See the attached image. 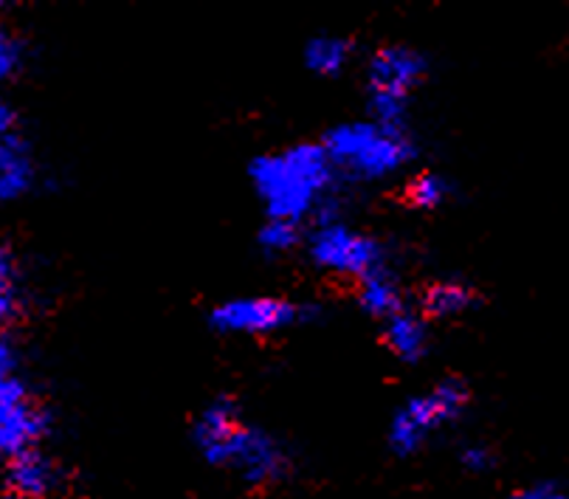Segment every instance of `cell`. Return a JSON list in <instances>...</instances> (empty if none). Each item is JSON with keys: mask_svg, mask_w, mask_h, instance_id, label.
Segmentation results:
<instances>
[{"mask_svg": "<svg viewBox=\"0 0 569 499\" xmlns=\"http://www.w3.org/2000/svg\"><path fill=\"white\" fill-rule=\"evenodd\" d=\"M333 178L336 170L325 144L284 147L251 164V181L268 214L293 223L319 214Z\"/></svg>", "mask_w": 569, "mask_h": 499, "instance_id": "cell-1", "label": "cell"}, {"mask_svg": "<svg viewBox=\"0 0 569 499\" xmlns=\"http://www.w3.org/2000/svg\"><path fill=\"white\" fill-rule=\"evenodd\" d=\"M330 164L350 181H378L403 170L415 156L412 141L403 128H387L372 119L367 122H345L333 128L325 139Z\"/></svg>", "mask_w": 569, "mask_h": 499, "instance_id": "cell-2", "label": "cell"}, {"mask_svg": "<svg viewBox=\"0 0 569 499\" xmlns=\"http://www.w3.org/2000/svg\"><path fill=\"white\" fill-rule=\"evenodd\" d=\"M466 383L457 381V378H446L431 392L412 398L395 415L392 427H389V446L398 455L418 451L431 432H437L460 415V409L466 407Z\"/></svg>", "mask_w": 569, "mask_h": 499, "instance_id": "cell-3", "label": "cell"}, {"mask_svg": "<svg viewBox=\"0 0 569 499\" xmlns=\"http://www.w3.org/2000/svg\"><path fill=\"white\" fill-rule=\"evenodd\" d=\"M308 251L310 260L330 275L358 277V280L378 271L383 262L381 243L376 238L358 234L341 220H319L308 238Z\"/></svg>", "mask_w": 569, "mask_h": 499, "instance_id": "cell-4", "label": "cell"}, {"mask_svg": "<svg viewBox=\"0 0 569 499\" xmlns=\"http://www.w3.org/2000/svg\"><path fill=\"white\" fill-rule=\"evenodd\" d=\"M284 457L282 446L271 438V435L260 432V429L240 427L214 455L212 466H223V469H234L249 486H266L282 477Z\"/></svg>", "mask_w": 569, "mask_h": 499, "instance_id": "cell-5", "label": "cell"}, {"mask_svg": "<svg viewBox=\"0 0 569 499\" xmlns=\"http://www.w3.org/2000/svg\"><path fill=\"white\" fill-rule=\"evenodd\" d=\"M302 308L279 297H254V299H229L218 305L209 317L214 330L220 333L242 336H268L297 325Z\"/></svg>", "mask_w": 569, "mask_h": 499, "instance_id": "cell-6", "label": "cell"}, {"mask_svg": "<svg viewBox=\"0 0 569 499\" xmlns=\"http://www.w3.org/2000/svg\"><path fill=\"white\" fill-rule=\"evenodd\" d=\"M46 432V415L31 403L23 381L0 376V460H14L23 451L37 449Z\"/></svg>", "mask_w": 569, "mask_h": 499, "instance_id": "cell-7", "label": "cell"}, {"mask_svg": "<svg viewBox=\"0 0 569 499\" xmlns=\"http://www.w3.org/2000/svg\"><path fill=\"white\" fill-rule=\"evenodd\" d=\"M426 73V60L409 46H383L370 60V86L381 93H406L412 91Z\"/></svg>", "mask_w": 569, "mask_h": 499, "instance_id": "cell-8", "label": "cell"}, {"mask_svg": "<svg viewBox=\"0 0 569 499\" xmlns=\"http://www.w3.org/2000/svg\"><path fill=\"white\" fill-rule=\"evenodd\" d=\"M7 480L14 497L46 499L60 486V469L40 449H29L14 457V460H9Z\"/></svg>", "mask_w": 569, "mask_h": 499, "instance_id": "cell-9", "label": "cell"}, {"mask_svg": "<svg viewBox=\"0 0 569 499\" xmlns=\"http://www.w3.org/2000/svg\"><path fill=\"white\" fill-rule=\"evenodd\" d=\"M383 339L387 348L398 356L400 361H418L423 359L426 348H429V330L418 313H395L383 322Z\"/></svg>", "mask_w": 569, "mask_h": 499, "instance_id": "cell-10", "label": "cell"}, {"mask_svg": "<svg viewBox=\"0 0 569 499\" xmlns=\"http://www.w3.org/2000/svg\"><path fill=\"white\" fill-rule=\"evenodd\" d=\"M358 302L370 317H378L387 322L389 317L400 313V288L392 275H387L383 268L372 271L361 280V291H358Z\"/></svg>", "mask_w": 569, "mask_h": 499, "instance_id": "cell-11", "label": "cell"}, {"mask_svg": "<svg viewBox=\"0 0 569 499\" xmlns=\"http://www.w3.org/2000/svg\"><path fill=\"white\" fill-rule=\"evenodd\" d=\"M34 183V167H31L26 147L18 144L12 152L0 159V201H18Z\"/></svg>", "mask_w": 569, "mask_h": 499, "instance_id": "cell-12", "label": "cell"}, {"mask_svg": "<svg viewBox=\"0 0 569 499\" xmlns=\"http://www.w3.org/2000/svg\"><path fill=\"white\" fill-rule=\"evenodd\" d=\"M350 60V43L341 40V37L333 34H321L313 37L305 49V62L313 73H321V77H333Z\"/></svg>", "mask_w": 569, "mask_h": 499, "instance_id": "cell-13", "label": "cell"}, {"mask_svg": "<svg viewBox=\"0 0 569 499\" xmlns=\"http://www.w3.org/2000/svg\"><path fill=\"white\" fill-rule=\"evenodd\" d=\"M473 302L471 291L460 282H437L426 291L423 308L429 317L435 319H451L460 317L462 311H468V305Z\"/></svg>", "mask_w": 569, "mask_h": 499, "instance_id": "cell-14", "label": "cell"}, {"mask_svg": "<svg viewBox=\"0 0 569 499\" xmlns=\"http://www.w3.org/2000/svg\"><path fill=\"white\" fill-rule=\"evenodd\" d=\"M406 196H409V201L418 209H437L449 198V183H446V178L437 176V172H420V176L412 178Z\"/></svg>", "mask_w": 569, "mask_h": 499, "instance_id": "cell-15", "label": "cell"}, {"mask_svg": "<svg viewBox=\"0 0 569 499\" xmlns=\"http://www.w3.org/2000/svg\"><path fill=\"white\" fill-rule=\"evenodd\" d=\"M297 243H299V223H293V220L271 218L266 226H262L260 246L266 251H271V255H284V251H291Z\"/></svg>", "mask_w": 569, "mask_h": 499, "instance_id": "cell-16", "label": "cell"}, {"mask_svg": "<svg viewBox=\"0 0 569 499\" xmlns=\"http://www.w3.org/2000/svg\"><path fill=\"white\" fill-rule=\"evenodd\" d=\"M406 110H409V102H406V97H400V93L372 91V99H370L372 122L387 124V128H403Z\"/></svg>", "mask_w": 569, "mask_h": 499, "instance_id": "cell-17", "label": "cell"}, {"mask_svg": "<svg viewBox=\"0 0 569 499\" xmlns=\"http://www.w3.org/2000/svg\"><path fill=\"white\" fill-rule=\"evenodd\" d=\"M20 66H23V43L7 26H0V82L12 80Z\"/></svg>", "mask_w": 569, "mask_h": 499, "instance_id": "cell-18", "label": "cell"}, {"mask_svg": "<svg viewBox=\"0 0 569 499\" xmlns=\"http://www.w3.org/2000/svg\"><path fill=\"white\" fill-rule=\"evenodd\" d=\"M20 313V293L14 282H0V328Z\"/></svg>", "mask_w": 569, "mask_h": 499, "instance_id": "cell-19", "label": "cell"}, {"mask_svg": "<svg viewBox=\"0 0 569 499\" xmlns=\"http://www.w3.org/2000/svg\"><path fill=\"white\" fill-rule=\"evenodd\" d=\"M20 365V350L9 336H0V376H14Z\"/></svg>", "mask_w": 569, "mask_h": 499, "instance_id": "cell-20", "label": "cell"}, {"mask_svg": "<svg viewBox=\"0 0 569 499\" xmlns=\"http://www.w3.org/2000/svg\"><path fill=\"white\" fill-rule=\"evenodd\" d=\"M493 463L491 451L485 449V446H468L466 451H462V466H466L468 471H488Z\"/></svg>", "mask_w": 569, "mask_h": 499, "instance_id": "cell-21", "label": "cell"}, {"mask_svg": "<svg viewBox=\"0 0 569 499\" xmlns=\"http://www.w3.org/2000/svg\"><path fill=\"white\" fill-rule=\"evenodd\" d=\"M513 499H569V491L558 486H533V488H525V491L513 493Z\"/></svg>", "mask_w": 569, "mask_h": 499, "instance_id": "cell-22", "label": "cell"}, {"mask_svg": "<svg viewBox=\"0 0 569 499\" xmlns=\"http://www.w3.org/2000/svg\"><path fill=\"white\" fill-rule=\"evenodd\" d=\"M18 277V262L9 246H0V282H14Z\"/></svg>", "mask_w": 569, "mask_h": 499, "instance_id": "cell-23", "label": "cell"}, {"mask_svg": "<svg viewBox=\"0 0 569 499\" xmlns=\"http://www.w3.org/2000/svg\"><path fill=\"white\" fill-rule=\"evenodd\" d=\"M14 128H18V113H14V108L7 102V99L0 97V136L18 133Z\"/></svg>", "mask_w": 569, "mask_h": 499, "instance_id": "cell-24", "label": "cell"}, {"mask_svg": "<svg viewBox=\"0 0 569 499\" xmlns=\"http://www.w3.org/2000/svg\"><path fill=\"white\" fill-rule=\"evenodd\" d=\"M18 144H23V141H20V136L18 133H12V136H0V159H3V156H7V152H12L14 147Z\"/></svg>", "mask_w": 569, "mask_h": 499, "instance_id": "cell-25", "label": "cell"}, {"mask_svg": "<svg viewBox=\"0 0 569 499\" xmlns=\"http://www.w3.org/2000/svg\"><path fill=\"white\" fill-rule=\"evenodd\" d=\"M3 499H23V497H14V493H9V497H3Z\"/></svg>", "mask_w": 569, "mask_h": 499, "instance_id": "cell-26", "label": "cell"}, {"mask_svg": "<svg viewBox=\"0 0 569 499\" xmlns=\"http://www.w3.org/2000/svg\"><path fill=\"white\" fill-rule=\"evenodd\" d=\"M0 7H3V3H0Z\"/></svg>", "mask_w": 569, "mask_h": 499, "instance_id": "cell-27", "label": "cell"}]
</instances>
